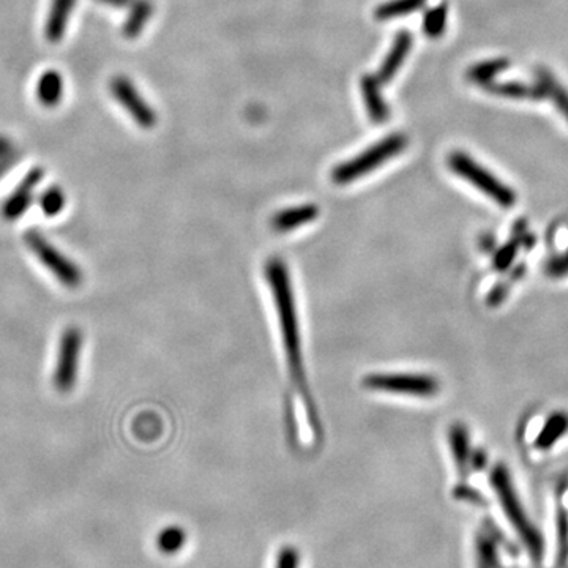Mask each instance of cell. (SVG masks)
<instances>
[{
    "label": "cell",
    "mask_w": 568,
    "mask_h": 568,
    "mask_svg": "<svg viewBox=\"0 0 568 568\" xmlns=\"http://www.w3.org/2000/svg\"><path fill=\"white\" fill-rule=\"evenodd\" d=\"M505 291L502 287H498V289H494L491 295H489L488 304L489 305H499L500 300L504 299Z\"/></svg>",
    "instance_id": "cell-30"
},
{
    "label": "cell",
    "mask_w": 568,
    "mask_h": 568,
    "mask_svg": "<svg viewBox=\"0 0 568 568\" xmlns=\"http://www.w3.org/2000/svg\"><path fill=\"white\" fill-rule=\"evenodd\" d=\"M425 4L426 0H389L374 10V17L379 21H389L395 17L408 16Z\"/></svg>",
    "instance_id": "cell-20"
},
{
    "label": "cell",
    "mask_w": 568,
    "mask_h": 568,
    "mask_svg": "<svg viewBox=\"0 0 568 568\" xmlns=\"http://www.w3.org/2000/svg\"><path fill=\"white\" fill-rule=\"evenodd\" d=\"M319 209L313 204H304V206L289 207L282 212L276 213L272 220L273 230L278 232H287V230H297L299 226L308 224L313 220L317 219Z\"/></svg>",
    "instance_id": "cell-13"
},
{
    "label": "cell",
    "mask_w": 568,
    "mask_h": 568,
    "mask_svg": "<svg viewBox=\"0 0 568 568\" xmlns=\"http://www.w3.org/2000/svg\"><path fill=\"white\" fill-rule=\"evenodd\" d=\"M110 92L141 128L152 130L156 125L158 117L155 110L144 100L136 86L126 76H114L110 80Z\"/></svg>",
    "instance_id": "cell-7"
},
{
    "label": "cell",
    "mask_w": 568,
    "mask_h": 568,
    "mask_svg": "<svg viewBox=\"0 0 568 568\" xmlns=\"http://www.w3.org/2000/svg\"><path fill=\"white\" fill-rule=\"evenodd\" d=\"M185 541H187V534H185L184 529L178 528V526L165 528L156 537L158 550L167 556L180 552L184 548Z\"/></svg>",
    "instance_id": "cell-22"
},
{
    "label": "cell",
    "mask_w": 568,
    "mask_h": 568,
    "mask_svg": "<svg viewBox=\"0 0 568 568\" xmlns=\"http://www.w3.org/2000/svg\"><path fill=\"white\" fill-rule=\"evenodd\" d=\"M537 84L541 87L545 98H552V103L556 104L557 110L568 121V92L565 87L554 78L546 69H535Z\"/></svg>",
    "instance_id": "cell-17"
},
{
    "label": "cell",
    "mask_w": 568,
    "mask_h": 568,
    "mask_svg": "<svg viewBox=\"0 0 568 568\" xmlns=\"http://www.w3.org/2000/svg\"><path fill=\"white\" fill-rule=\"evenodd\" d=\"M408 147V138L402 133H393L380 143L374 144L352 160L345 161L333 169L332 178L335 184L346 185L359 180L365 174H370L376 167L382 166L385 161L400 155Z\"/></svg>",
    "instance_id": "cell-2"
},
{
    "label": "cell",
    "mask_w": 568,
    "mask_h": 568,
    "mask_svg": "<svg viewBox=\"0 0 568 568\" xmlns=\"http://www.w3.org/2000/svg\"><path fill=\"white\" fill-rule=\"evenodd\" d=\"M515 256H517V245L515 243L505 245V247L500 248L499 252H496L494 267L498 270L509 269Z\"/></svg>",
    "instance_id": "cell-26"
},
{
    "label": "cell",
    "mask_w": 568,
    "mask_h": 568,
    "mask_svg": "<svg viewBox=\"0 0 568 568\" xmlns=\"http://www.w3.org/2000/svg\"><path fill=\"white\" fill-rule=\"evenodd\" d=\"M548 273L552 276L568 275V254L561 258L552 259L548 265Z\"/></svg>",
    "instance_id": "cell-27"
},
{
    "label": "cell",
    "mask_w": 568,
    "mask_h": 568,
    "mask_svg": "<svg viewBox=\"0 0 568 568\" xmlns=\"http://www.w3.org/2000/svg\"><path fill=\"white\" fill-rule=\"evenodd\" d=\"M567 431V413H552V417L546 422L545 426H543V430L540 431L539 436L535 439V447L540 448V450H548V448H552Z\"/></svg>",
    "instance_id": "cell-18"
},
{
    "label": "cell",
    "mask_w": 568,
    "mask_h": 568,
    "mask_svg": "<svg viewBox=\"0 0 568 568\" xmlns=\"http://www.w3.org/2000/svg\"><path fill=\"white\" fill-rule=\"evenodd\" d=\"M448 441H450V448H452V454H454L455 461H456V465H458V469L459 471H463L466 465H467V461L471 458L469 433H467L465 426L456 423V425L450 428Z\"/></svg>",
    "instance_id": "cell-21"
},
{
    "label": "cell",
    "mask_w": 568,
    "mask_h": 568,
    "mask_svg": "<svg viewBox=\"0 0 568 568\" xmlns=\"http://www.w3.org/2000/svg\"><path fill=\"white\" fill-rule=\"evenodd\" d=\"M75 6L76 0H51L45 24V37L52 45H58L63 40Z\"/></svg>",
    "instance_id": "cell-11"
},
{
    "label": "cell",
    "mask_w": 568,
    "mask_h": 568,
    "mask_svg": "<svg viewBox=\"0 0 568 568\" xmlns=\"http://www.w3.org/2000/svg\"><path fill=\"white\" fill-rule=\"evenodd\" d=\"M84 345V335L80 327L70 326L63 330L59 339L58 359L52 374L54 387L60 393H70L75 389L80 376V354Z\"/></svg>",
    "instance_id": "cell-5"
},
{
    "label": "cell",
    "mask_w": 568,
    "mask_h": 568,
    "mask_svg": "<svg viewBox=\"0 0 568 568\" xmlns=\"http://www.w3.org/2000/svg\"><path fill=\"white\" fill-rule=\"evenodd\" d=\"M413 48V35L408 30L398 32L391 45V51L385 56L384 62L380 65L378 71L379 82L387 84L395 78L396 71L402 69V63L409 56V51Z\"/></svg>",
    "instance_id": "cell-10"
},
{
    "label": "cell",
    "mask_w": 568,
    "mask_h": 568,
    "mask_svg": "<svg viewBox=\"0 0 568 568\" xmlns=\"http://www.w3.org/2000/svg\"><path fill=\"white\" fill-rule=\"evenodd\" d=\"M24 243L62 286L76 289L82 284L84 275L80 265L73 263L67 254H63L59 248L54 247L40 230H26Z\"/></svg>",
    "instance_id": "cell-4"
},
{
    "label": "cell",
    "mask_w": 568,
    "mask_h": 568,
    "mask_svg": "<svg viewBox=\"0 0 568 568\" xmlns=\"http://www.w3.org/2000/svg\"><path fill=\"white\" fill-rule=\"evenodd\" d=\"M13 149L12 143H10V139L6 138V136H2L0 134V155H4L6 152H10Z\"/></svg>",
    "instance_id": "cell-31"
},
{
    "label": "cell",
    "mask_w": 568,
    "mask_h": 568,
    "mask_svg": "<svg viewBox=\"0 0 568 568\" xmlns=\"http://www.w3.org/2000/svg\"><path fill=\"white\" fill-rule=\"evenodd\" d=\"M300 554L294 546H283L276 556L275 568H299Z\"/></svg>",
    "instance_id": "cell-25"
},
{
    "label": "cell",
    "mask_w": 568,
    "mask_h": 568,
    "mask_svg": "<svg viewBox=\"0 0 568 568\" xmlns=\"http://www.w3.org/2000/svg\"><path fill=\"white\" fill-rule=\"evenodd\" d=\"M363 385L370 391H385L395 395L430 398L437 395L439 382L433 376L409 373L370 374L363 379Z\"/></svg>",
    "instance_id": "cell-6"
},
{
    "label": "cell",
    "mask_w": 568,
    "mask_h": 568,
    "mask_svg": "<svg viewBox=\"0 0 568 568\" xmlns=\"http://www.w3.org/2000/svg\"><path fill=\"white\" fill-rule=\"evenodd\" d=\"M154 10H155V5L152 0H133L130 13L122 26V35L128 40H134L136 37L143 34L145 24L149 23L150 17L154 16Z\"/></svg>",
    "instance_id": "cell-14"
},
{
    "label": "cell",
    "mask_w": 568,
    "mask_h": 568,
    "mask_svg": "<svg viewBox=\"0 0 568 568\" xmlns=\"http://www.w3.org/2000/svg\"><path fill=\"white\" fill-rule=\"evenodd\" d=\"M360 89H362L363 102L367 106L368 115L374 123H384L389 115H391V110L385 103L382 92H380V82H379L376 76L365 75L360 80Z\"/></svg>",
    "instance_id": "cell-12"
},
{
    "label": "cell",
    "mask_w": 568,
    "mask_h": 568,
    "mask_svg": "<svg viewBox=\"0 0 568 568\" xmlns=\"http://www.w3.org/2000/svg\"><path fill=\"white\" fill-rule=\"evenodd\" d=\"M97 2L104 5L114 6V8H125V6L132 5L133 0H97Z\"/></svg>",
    "instance_id": "cell-29"
},
{
    "label": "cell",
    "mask_w": 568,
    "mask_h": 568,
    "mask_svg": "<svg viewBox=\"0 0 568 568\" xmlns=\"http://www.w3.org/2000/svg\"><path fill=\"white\" fill-rule=\"evenodd\" d=\"M448 167L458 174L459 177L465 178L469 184L474 185L478 191H482L483 195L488 196L496 204L500 207L515 206L517 202V195L509 185L502 184L499 178L494 174L489 173L488 169H485L482 165H478L474 158L456 150L448 155Z\"/></svg>",
    "instance_id": "cell-3"
},
{
    "label": "cell",
    "mask_w": 568,
    "mask_h": 568,
    "mask_svg": "<svg viewBox=\"0 0 568 568\" xmlns=\"http://www.w3.org/2000/svg\"><path fill=\"white\" fill-rule=\"evenodd\" d=\"M485 91L494 93V95H499V97L517 98V100H541L545 98L543 91L539 84L530 86L526 82H520V80H507V82H491L488 86L483 87Z\"/></svg>",
    "instance_id": "cell-16"
},
{
    "label": "cell",
    "mask_w": 568,
    "mask_h": 568,
    "mask_svg": "<svg viewBox=\"0 0 568 568\" xmlns=\"http://www.w3.org/2000/svg\"><path fill=\"white\" fill-rule=\"evenodd\" d=\"M265 272H267V282H269L272 295L275 300L276 311H278V321L282 327L283 345L286 350L289 371L293 374L294 382L299 387L302 396H306L302 348H300L299 319H297L291 278L282 259H270Z\"/></svg>",
    "instance_id": "cell-1"
},
{
    "label": "cell",
    "mask_w": 568,
    "mask_h": 568,
    "mask_svg": "<svg viewBox=\"0 0 568 568\" xmlns=\"http://www.w3.org/2000/svg\"><path fill=\"white\" fill-rule=\"evenodd\" d=\"M65 202H67V196L63 193V189L60 187H56V185L48 187L38 198L40 209L48 219L58 217L59 213L65 209Z\"/></svg>",
    "instance_id": "cell-23"
},
{
    "label": "cell",
    "mask_w": 568,
    "mask_h": 568,
    "mask_svg": "<svg viewBox=\"0 0 568 568\" xmlns=\"http://www.w3.org/2000/svg\"><path fill=\"white\" fill-rule=\"evenodd\" d=\"M63 97V78L56 70H48L37 82V98L45 108H56Z\"/></svg>",
    "instance_id": "cell-15"
},
{
    "label": "cell",
    "mask_w": 568,
    "mask_h": 568,
    "mask_svg": "<svg viewBox=\"0 0 568 568\" xmlns=\"http://www.w3.org/2000/svg\"><path fill=\"white\" fill-rule=\"evenodd\" d=\"M510 67V62L505 59H494V60H487V62L476 63L471 69L466 71L467 80L478 84V86H488L493 82L494 78L505 71Z\"/></svg>",
    "instance_id": "cell-19"
},
{
    "label": "cell",
    "mask_w": 568,
    "mask_h": 568,
    "mask_svg": "<svg viewBox=\"0 0 568 568\" xmlns=\"http://www.w3.org/2000/svg\"><path fill=\"white\" fill-rule=\"evenodd\" d=\"M43 177H45V171L41 167H34L26 174V177L19 182L15 191L6 198L4 206H2L0 212H2L4 220L16 221L29 210L32 201H34L35 188L41 184Z\"/></svg>",
    "instance_id": "cell-9"
},
{
    "label": "cell",
    "mask_w": 568,
    "mask_h": 568,
    "mask_svg": "<svg viewBox=\"0 0 568 568\" xmlns=\"http://www.w3.org/2000/svg\"><path fill=\"white\" fill-rule=\"evenodd\" d=\"M17 160H19V155L13 149L4 154V155H0V178L4 177L16 165Z\"/></svg>",
    "instance_id": "cell-28"
},
{
    "label": "cell",
    "mask_w": 568,
    "mask_h": 568,
    "mask_svg": "<svg viewBox=\"0 0 568 568\" xmlns=\"http://www.w3.org/2000/svg\"><path fill=\"white\" fill-rule=\"evenodd\" d=\"M491 483H493L496 493L499 496L500 505H502V509L507 513L509 520L521 532L524 540L532 543L534 541L532 529L529 528L528 520H526L521 504L518 500L517 493H515V489L511 487L510 477H509V472H507L504 466H498L494 469L493 476H491Z\"/></svg>",
    "instance_id": "cell-8"
},
{
    "label": "cell",
    "mask_w": 568,
    "mask_h": 568,
    "mask_svg": "<svg viewBox=\"0 0 568 568\" xmlns=\"http://www.w3.org/2000/svg\"><path fill=\"white\" fill-rule=\"evenodd\" d=\"M447 12V5L441 4V5H436L434 8H431L430 12L425 13V16H423V32H425L426 37L436 40L445 32Z\"/></svg>",
    "instance_id": "cell-24"
}]
</instances>
